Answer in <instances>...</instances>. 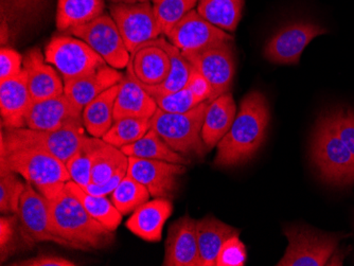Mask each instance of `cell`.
Instances as JSON below:
<instances>
[{
    "instance_id": "obj_1",
    "label": "cell",
    "mask_w": 354,
    "mask_h": 266,
    "mask_svg": "<svg viewBox=\"0 0 354 266\" xmlns=\"http://www.w3.org/2000/svg\"><path fill=\"white\" fill-rule=\"evenodd\" d=\"M270 119V106L263 93H248L232 128L218 144L214 164L230 168L250 162L266 140Z\"/></svg>"
},
{
    "instance_id": "obj_2",
    "label": "cell",
    "mask_w": 354,
    "mask_h": 266,
    "mask_svg": "<svg viewBox=\"0 0 354 266\" xmlns=\"http://www.w3.org/2000/svg\"><path fill=\"white\" fill-rule=\"evenodd\" d=\"M48 204L55 234L75 249H101L114 243V232L93 218L66 187Z\"/></svg>"
},
{
    "instance_id": "obj_3",
    "label": "cell",
    "mask_w": 354,
    "mask_h": 266,
    "mask_svg": "<svg viewBox=\"0 0 354 266\" xmlns=\"http://www.w3.org/2000/svg\"><path fill=\"white\" fill-rule=\"evenodd\" d=\"M0 164L23 176L48 200L63 191L71 178L66 164L50 153L35 148L0 150Z\"/></svg>"
},
{
    "instance_id": "obj_4",
    "label": "cell",
    "mask_w": 354,
    "mask_h": 266,
    "mask_svg": "<svg viewBox=\"0 0 354 266\" xmlns=\"http://www.w3.org/2000/svg\"><path fill=\"white\" fill-rule=\"evenodd\" d=\"M311 158L324 182L335 186L353 184L354 155L336 134L326 114L316 123Z\"/></svg>"
},
{
    "instance_id": "obj_5",
    "label": "cell",
    "mask_w": 354,
    "mask_h": 266,
    "mask_svg": "<svg viewBox=\"0 0 354 266\" xmlns=\"http://www.w3.org/2000/svg\"><path fill=\"white\" fill-rule=\"evenodd\" d=\"M209 101L186 113H168L157 108L150 119L151 129L175 152L203 158L208 148L203 142L202 128Z\"/></svg>"
},
{
    "instance_id": "obj_6",
    "label": "cell",
    "mask_w": 354,
    "mask_h": 266,
    "mask_svg": "<svg viewBox=\"0 0 354 266\" xmlns=\"http://www.w3.org/2000/svg\"><path fill=\"white\" fill-rule=\"evenodd\" d=\"M83 122L71 123L55 131H35L29 128L3 129L0 150L35 148L50 153L64 164L75 154L86 139Z\"/></svg>"
},
{
    "instance_id": "obj_7",
    "label": "cell",
    "mask_w": 354,
    "mask_h": 266,
    "mask_svg": "<svg viewBox=\"0 0 354 266\" xmlns=\"http://www.w3.org/2000/svg\"><path fill=\"white\" fill-rule=\"evenodd\" d=\"M45 61L59 71L64 83L84 77L106 65L88 44L68 35L51 39L46 46Z\"/></svg>"
},
{
    "instance_id": "obj_8",
    "label": "cell",
    "mask_w": 354,
    "mask_h": 266,
    "mask_svg": "<svg viewBox=\"0 0 354 266\" xmlns=\"http://www.w3.org/2000/svg\"><path fill=\"white\" fill-rule=\"evenodd\" d=\"M288 248L278 266H324L339 245V238L306 226L286 228Z\"/></svg>"
},
{
    "instance_id": "obj_9",
    "label": "cell",
    "mask_w": 354,
    "mask_h": 266,
    "mask_svg": "<svg viewBox=\"0 0 354 266\" xmlns=\"http://www.w3.org/2000/svg\"><path fill=\"white\" fill-rule=\"evenodd\" d=\"M16 216L19 220L21 239L30 247L41 242H53L64 247L73 248L68 241L55 234L48 200L30 182H26Z\"/></svg>"
},
{
    "instance_id": "obj_10",
    "label": "cell",
    "mask_w": 354,
    "mask_h": 266,
    "mask_svg": "<svg viewBox=\"0 0 354 266\" xmlns=\"http://www.w3.org/2000/svg\"><path fill=\"white\" fill-rule=\"evenodd\" d=\"M68 32L88 44L113 68H127L129 65L130 51L125 46L114 19L107 14H102L91 23L71 28Z\"/></svg>"
},
{
    "instance_id": "obj_11",
    "label": "cell",
    "mask_w": 354,
    "mask_h": 266,
    "mask_svg": "<svg viewBox=\"0 0 354 266\" xmlns=\"http://www.w3.org/2000/svg\"><path fill=\"white\" fill-rule=\"evenodd\" d=\"M183 55L212 85L209 102L230 93L236 73L234 41H225L198 53H183Z\"/></svg>"
},
{
    "instance_id": "obj_12",
    "label": "cell",
    "mask_w": 354,
    "mask_h": 266,
    "mask_svg": "<svg viewBox=\"0 0 354 266\" xmlns=\"http://www.w3.org/2000/svg\"><path fill=\"white\" fill-rule=\"evenodd\" d=\"M109 10L130 53L141 44L154 41L162 35L150 1L111 3Z\"/></svg>"
},
{
    "instance_id": "obj_13",
    "label": "cell",
    "mask_w": 354,
    "mask_h": 266,
    "mask_svg": "<svg viewBox=\"0 0 354 266\" xmlns=\"http://www.w3.org/2000/svg\"><path fill=\"white\" fill-rule=\"evenodd\" d=\"M325 33L327 30L310 21L288 23L268 39L264 47V57L274 64H298L306 47L315 37Z\"/></svg>"
},
{
    "instance_id": "obj_14",
    "label": "cell",
    "mask_w": 354,
    "mask_h": 266,
    "mask_svg": "<svg viewBox=\"0 0 354 266\" xmlns=\"http://www.w3.org/2000/svg\"><path fill=\"white\" fill-rule=\"evenodd\" d=\"M167 37L183 53H198L225 41H234L232 35L209 23L194 9L173 28Z\"/></svg>"
},
{
    "instance_id": "obj_15",
    "label": "cell",
    "mask_w": 354,
    "mask_h": 266,
    "mask_svg": "<svg viewBox=\"0 0 354 266\" xmlns=\"http://www.w3.org/2000/svg\"><path fill=\"white\" fill-rule=\"evenodd\" d=\"M186 172L184 164L164 160L129 158L127 174L146 187L151 196L169 198L177 188V176Z\"/></svg>"
},
{
    "instance_id": "obj_16",
    "label": "cell",
    "mask_w": 354,
    "mask_h": 266,
    "mask_svg": "<svg viewBox=\"0 0 354 266\" xmlns=\"http://www.w3.org/2000/svg\"><path fill=\"white\" fill-rule=\"evenodd\" d=\"M83 109L64 93L55 98L32 103L26 118L27 128L35 131H55L71 123L83 122Z\"/></svg>"
},
{
    "instance_id": "obj_17",
    "label": "cell",
    "mask_w": 354,
    "mask_h": 266,
    "mask_svg": "<svg viewBox=\"0 0 354 266\" xmlns=\"http://www.w3.org/2000/svg\"><path fill=\"white\" fill-rule=\"evenodd\" d=\"M165 266H203L196 236V221L188 214L169 228Z\"/></svg>"
},
{
    "instance_id": "obj_18",
    "label": "cell",
    "mask_w": 354,
    "mask_h": 266,
    "mask_svg": "<svg viewBox=\"0 0 354 266\" xmlns=\"http://www.w3.org/2000/svg\"><path fill=\"white\" fill-rule=\"evenodd\" d=\"M127 73L143 85L160 84L166 80L171 70V61L159 39L141 44L131 53Z\"/></svg>"
},
{
    "instance_id": "obj_19",
    "label": "cell",
    "mask_w": 354,
    "mask_h": 266,
    "mask_svg": "<svg viewBox=\"0 0 354 266\" xmlns=\"http://www.w3.org/2000/svg\"><path fill=\"white\" fill-rule=\"evenodd\" d=\"M32 103L25 69L16 77L0 81V107L3 129L27 128L26 118Z\"/></svg>"
},
{
    "instance_id": "obj_20",
    "label": "cell",
    "mask_w": 354,
    "mask_h": 266,
    "mask_svg": "<svg viewBox=\"0 0 354 266\" xmlns=\"http://www.w3.org/2000/svg\"><path fill=\"white\" fill-rule=\"evenodd\" d=\"M24 69L33 102L64 95V81L59 71L47 64L39 48L28 51L24 57Z\"/></svg>"
},
{
    "instance_id": "obj_21",
    "label": "cell",
    "mask_w": 354,
    "mask_h": 266,
    "mask_svg": "<svg viewBox=\"0 0 354 266\" xmlns=\"http://www.w3.org/2000/svg\"><path fill=\"white\" fill-rule=\"evenodd\" d=\"M173 212L169 198H158L148 200L133 212L125 227L143 241L156 243L162 237V229Z\"/></svg>"
},
{
    "instance_id": "obj_22",
    "label": "cell",
    "mask_w": 354,
    "mask_h": 266,
    "mask_svg": "<svg viewBox=\"0 0 354 266\" xmlns=\"http://www.w3.org/2000/svg\"><path fill=\"white\" fill-rule=\"evenodd\" d=\"M124 75L118 69L106 64L89 75L64 83V93L83 109L99 95L120 83Z\"/></svg>"
},
{
    "instance_id": "obj_23",
    "label": "cell",
    "mask_w": 354,
    "mask_h": 266,
    "mask_svg": "<svg viewBox=\"0 0 354 266\" xmlns=\"http://www.w3.org/2000/svg\"><path fill=\"white\" fill-rule=\"evenodd\" d=\"M157 108L158 106L154 98L143 88L136 77L127 71L120 82V89L115 102V120L127 117L151 119Z\"/></svg>"
},
{
    "instance_id": "obj_24",
    "label": "cell",
    "mask_w": 354,
    "mask_h": 266,
    "mask_svg": "<svg viewBox=\"0 0 354 266\" xmlns=\"http://www.w3.org/2000/svg\"><path fill=\"white\" fill-rule=\"evenodd\" d=\"M236 116V105L232 93L209 103L202 128V138L208 150L218 146L221 139L227 134Z\"/></svg>"
},
{
    "instance_id": "obj_25",
    "label": "cell",
    "mask_w": 354,
    "mask_h": 266,
    "mask_svg": "<svg viewBox=\"0 0 354 266\" xmlns=\"http://www.w3.org/2000/svg\"><path fill=\"white\" fill-rule=\"evenodd\" d=\"M196 236L203 266H214L225 242L234 236H240V230L214 216H207L196 221Z\"/></svg>"
},
{
    "instance_id": "obj_26",
    "label": "cell",
    "mask_w": 354,
    "mask_h": 266,
    "mask_svg": "<svg viewBox=\"0 0 354 266\" xmlns=\"http://www.w3.org/2000/svg\"><path fill=\"white\" fill-rule=\"evenodd\" d=\"M119 89L120 83L99 95L83 108V123L91 136L102 138L114 124L115 102Z\"/></svg>"
},
{
    "instance_id": "obj_27",
    "label": "cell",
    "mask_w": 354,
    "mask_h": 266,
    "mask_svg": "<svg viewBox=\"0 0 354 266\" xmlns=\"http://www.w3.org/2000/svg\"><path fill=\"white\" fill-rule=\"evenodd\" d=\"M89 144L93 160L91 182L103 184L118 171L129 167V156L120 149L107 144L102 138L95 137L89 139Z\"/></svg>"
},
{
    "instance_id": "obj_28",
    "label": "cell",
    "mask_w": 354,
    "mask_h": 266,
    "mask_svg": "<svg viewBox=\"0 0 354 266\" xmlns=\"http://www.w3.org/2000/svg\"><path fill=\"white\" fill-rule=\"evenodd\" d=\"M104 0H59L57 27L61 32L98 19L104 12Z\"/></svg>"
},
{
    "instance_id": "obj_29",
    "label": "cell",
    "mask_w": 354,
    "mask_h": 266,
    "mask_svg": "<svg viewBox=\"0 0 354 266\" xmlns=\"http://www.w3.org/2000/svg\"><path fill=\"white\" fill-rule=\"evenodd\" d=\"M159 43L162 44L165 50L169 55L171 61V70L164 82L160 84L150 86L142 85L151 96L154 95H165V93H175L180 91L188 85L189 79L192 73L193 66L188 59L183 55L182 51L175 47L170 41H166L162 37H159Z\"/></svg>"
},
{
    "instance_id": "obj_30",
    "label": "cell",
    "mask_w": 354,
    "mask_h": 266,
    "mask_svg": "<svg viewBox=\"0 0 354 266\" xmlns=\"http://www.w3.org/2000/svg\"><path fill=\"white\" fill-rule=\"evenodd\" d=\"M66 189L80 200L93 218L100 222L106 229L113 232L116 231L122 222L123 214L115 207L113 202L106 196L88 193L73 180L67 182Z\"/></svg>"
},
{
    "instance_id": "obj_31",
    "label": "cell",
    "mask_w": 354,
    "mask_h": 266,
    "mask_svg": "<svg viewBox=\"0 0 354 266\" xmlns=\"http://www.w3.org/2000/svg\"><path fill=\"white\" fill-rule=\"evenodd\" d=\"M120 150L129 158L133 156L146 160H164L173 164H189L188 160L172 150L153 129H150L142 138L134 144L123 146Z\"/></svg>"
},
{
    "instance_id": "obj_32",
    "label": "cell",
    "mask_w": 354,
    "mask_h": 266,
    "mask_svg": "<svg viewBox=\"0 0 354 266\" xmlns=\"http://www.w3.org/2000/svg\"><path fill=\"white\" fill-rule=\"evenodd\" d=\"M244 0H198L196 11L224 31L234 32L242 19Z\"/></svg>"
},
{
    "instance_id": "obj_33",
    "label": "cell",
    "mask_w": 354,
    "mask_h": 266,
    "mask_svg": "<svg viewBox=\"0 0 354 266\" xmlns=\"http://www.w3.org/2000/svg\"><path fill=\"white\" fill-rule=\"evenodd\" d=\"M151 129L150 119L127 118L115 120L114 124L102 137L103 140L118 149L134 144Z\"/></svg>"
},
{
    "instance_id": "obj_34",
    "label": "cell",
    "mask_w": 354,
    "mask_h": 266,
    "mask_svg": "<svg viewBox=\"0 0 354 266\" xmlns=\"http://www.w3.org/2000/svg\"><path fill=\"white\" fill-rule=\"evenodd\" d=\"M150 196L146 187L127 174L111 194V200L123 216H127L148 202Z\"/></svg>"
},
{
    "instance_id": "obj_35",
    "label": "cell",
    "mask_w": 354,
    "mask_h": 266,
    "mask_svg": "<svg viewBox=\"0 0 354 266\" xmlns=\"http://www.w3.org/2000/svg\"><path fill=\"white\" fill-rule=\"evenodd\" d=\"M198 3V0H152L155 17L162 35L167 37Z\"/></svg>"
},
{
    "instance_id": "obj_36",
    "label": "cell",
    "mask_w": 354,
    "mask_h": 266,
    "mask_svg": "<svg viewBox=\"0 0 354 266\" xmlns=\"http://www.w3.org/2000/svg\"><path fill=\"white\" fill-rule=\"evenodd\" d=\"M26 189V182L19 180L13 170L0 164V211L3 214H16Z\"/></svg>"
},
{
    "instance_id": "obj_37",
    "label": "cell",
    "mask_w": 354,
    "mask_h": 266,
    "mask_svg": "<svg viewBox=\"0 0 354 266\" xmlns=\"http://www.w3.org/2000/svg\"><path fill=\"white\" fill-rule=\"evenodd\" d=\"M89 139H91V137H86L82 146L65 164L71 180L79 184L80 187H82V188L91 182L93 160H91Z\"/></svg>"
},
{
    "instance_id": "obj_38",
    "label": "cell",
    "mask_w": 354,
    "mask_h": 266,
    "mask_svg": "<svg viewBox=\"0 0 354 266\" xmlns=\"http://www.w3.org/2000/svg\"><path fill=\"white\" fill-rule=\"evenodd\" d=\"M158 108L168 113H186L201 104L188 86L175 93L152 96Z\"/></svg>"
},
{
    "instance_id": "obj_39",
    "label": "cell",
    "mask_w": 354,
    "mask_h": 266,
    "mask_svg": "<svg viewBox=\"0 0 354 266\" xmlns=\"http://www.w3.org/2000/svg\"><path fill=\"white\" fill-rule=\"evenodd\" d=\"M332 128L339 135L342 142L354 155V111L350 108H336L325 113Z\"/></svg>"
},
{
    "instance_id": "obj_40",
    "label": "cell",
    "mask_w": 354,
    "mask_h": 266,
    "mask_svg": "<svg viewBox=\"0 0 354 266\" xmlns=\"http://www.w3.org/2000/svg\"><path fill=\"white\" fill-rule=\"evenodd\" d=\"M248 258L246 247L243 242H241L239 236L230 238L225 242L221 248L216 266H243Z\"/></svg>"
},
{
    "instance_id": "obj_41",
    "label": "cell",
    "mask_w": 354,
    "mask_h": 266,
    "mask_svg": "<svg viewBox=\"0 0 354 266\" xmlns=\"http://www.w3.org/2000/svg\"><path fill=\"white\" fill-rule=\"evenodd\" d=\"M46 0H3V15L15 19H30L43 9Z\"/></svg>"
},
{
    "instance_id": "obj_42",
    "label": "cell",
    "mask_w": 354,
    "mask_h": 266,
    "mask_svg": "<svg viewBox=\"0 0 354 266\" xmlns=\"http://www.w3.org/2000/svg\"><path fill=\"white\" fill-rule=\"evenodd\" d=\"M16 224L17 218L14 216L0 218V257L1 263L16 250Z\"/></svg>"
},
{
    "instance_id": "obj_43",
    "label": "cell",
    "mask_w": 354,
    "mask_h": 266,
    "mask_svg": "<svg viewBox=\"0 0 354 266\" xmlns=\"http://www.w3.org/2000/svg\"><path fill=\"white\" fill-rule=\"evenodd\" d=\"M23 70V55L14 49L3 47L0 50V81L16 77Z\"/></svg>"
},
{
    "instance_id": "obj_44",
    "label": "cell",
    "mask_w": 354,
    "mask_h": 266,
    "mask_svg": "<svg viewBox=\"0 0 354 266\" xmlns=\"http://www.w3.org/2000/svg\"><path fill=\"white\" fill-rule=\"evenodd\" d=\"M187 86L191 89L198 102L202 103L204 101L210 100L212 93V85L207 81L206 77L202 75V73H198L194 67H193L192 73H191Z\"/></svg>"
},
{
    "instance_id": "obj_45",
    "label": "cell",
    "mask_w": 354,
    "mask_h": 266,
    "mask_svg": "<svg viewBox=\"0 0 354 266\" xmlns=\"http://www.w3.org/2000/svg\"><path fill=\"white\" fill-rule=\"evenodd\" d=\"M127 174V168L122 169V170L118 171L114 176H111L107 182H103V184H95V182H91V184L84 187L83 189H84L85 191L88 192V193L93 194V196H111Z\"/></svg>"
},
{
    "instance_id": "obj_46",
    "label": "cell",
    "mask_w": 354,
    "mask_h": 266,
    "mask_svg": "<svg viewBox=\"0 0 354 266\" xmlns=\"http://www.w3.org/2000/svg\"><path fill=\"white\" fill-rule=\"evenodd\" d=\"M12 265L21 266H75L77 264L71 260L59 257L55 255H41L32 259L24 260V261L16 262Z\"/></svg>"
},
{
    "instance_id": "obj_47",
    "label": "cell",
    "mask_w": 354,
    "mask_h": 266,
    "mask_svg": "<svg viewBox=\"0 0 354 266\" xmlns=\"http://www.w3.org/2000/svg\"><path fill=\"white\" fill-rule=\"evenodd\" d=\"M111 3H147V1H151V0H109Z\"/></svg>"
}]
</instances>
